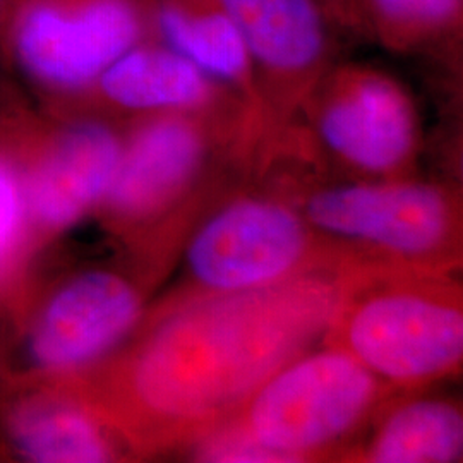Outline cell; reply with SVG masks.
I'll return each mask as SVG.
<instances>
[{
	"instance_id": "cell-1",
	"label": "cell",
	"mask_w": 463,
	"mask_h": 463,
	"mask_svg": "<svg viewBox=\"0 0 463 463\" xmlns=\"http://www.w3.org/2000/svg\"><path fill=\"white\" fill-rule=\"evenodd\" d=\"M347 269L241 294L166 296L112 355L71 378L134 457L187 448L323 342Z\"/></svg>"
},
{
	"instance_id": "cell-2",
	"label": "cell",
	"mask_w": 463,
	"mask_h": 463,
	"mask_svg": "<svg viewBox=\"0 0 463 463\" xmlns=\"http://www.w3.org/2000/svg\"><path fill=\"white\" fill-rule=\"evenodd\" d=\"M131 249V263L86 265L42 281L23 273L0 300V384L83 374L129 338L170 258L164 249Z\"/></svg>"
},
{
	"instance_id": "cell-3",
	"label": "cell",
	"mask_w": 463,
	"mask_h": 463,
	"mask_svg": "<svg viewBox=\"0 0 463 463\" xmlns=\"http://www.w3.org/2000/svg\"><path fill=\"white\" fill-rule=\"evenodd\" d=\"M265 129L252 116L158 114L124 124L116 175L95 212L126 246L184 239L220 158L254 162Z\"/></svg>"
},
{
	"instance_id": "cell-4",
	"label": "cell",
	"mask_w": 463,
	"mask_h": 463,
	"mask_svg": "<svg viewBox=\"0 0 463 463\" xmlns=\"http://www.w3.org/2000/svg\"><path fill=\"white\" fill-rule=\"evenodd\" d=\"M321 344L340 348L395 393L460 373L463 292L457 273L350 266Z\"/></svg>"
},
{
	"instance_id": "cell-5",
	"label": "cell",
	"mask_w": 463,
	"mask_h": 463,
	"mask_svg": "<svg viewBox=\"0 0 463 463\" xmlns=\"http://www.w3.org/2000/svg\"><path fill=\"white\" fill-rule=\"evenodd\" d=\"M277 189L348 266L457 273L462 203L443 184L414 177L328 183L287 175Z\"/></svg>"
},
{
	"instance_id": "cell-6",
	"label": "cell",
	"mask_w": 463,
	"mask_h": 463,
	"mask_svg": "<svg viewBox=\"0 0 463 463\" xmlns=\"http://www.w3.org/2000/svg\"><path fill=\"white\" fill-rule=\"evenodd\" d=\"M395 392L350 354L321 344L283 365L227 419L269 462L344 457Z\"/></svg>"
},
{
	"instance_id": "cell-7",
	"label": "cell",
	"mask_w": 463,
	"mask_h": 463,
	"mask_svg": "<svg viewBox=\"0 0 463 463\" xmlns=\"http://www.w3.org/2000/svg\"><path fill=\"white\" fill-rule=\"evenodd\" d=\"M148 38L149 0H7L0 64L55 112Z\"/></svg>"
},
{
	"instance_id": "cell-8",
	"label": "cell",
	"mask_w": 463,
	"mask_h": 463,
	"mask_svg": "<svg viewBox=\"0 0 463 463\" xmlns=\"http://www.w3.org/2000/svg\"><path fill=\"white\" fill-rule=\"evenodd\" d=\"M347 266L277 187L244 191L225 199L187 235L184 280L168 296L241 294Z\"/></svg>"
},
{
	"instance_id": "cell-9",
	"label": "cell",
	"mask_w": 463,
	"mask_h": 463,
	"mask_svg": "<svg viewBox=\"0 0 463 463\" xmlns=\"http://www.w3.org/2000/svg\"><path fill=\"white\" fill-rule=\"evenodd\" d=\"M306 128L285 129L307 158H328L354 179L414 175L420 128L407 90L374 67L335 64L304 99Z\"/></svg>"
},
{
	"instance_id": "cell-10",
	"label": "cell",
	"mask_w": 463,
	"mask_h": 463,
	"mask_svg": "<svg viewBox=\"0 0 463 463\" xmlns=\"http://www.w3.org/2000/svg\"><path fill=\"white\" fill-rule=\"evenodd\" d=\"M17 137L36 256L99 210L116 175L124 124L93 114H53L23 99Z\"/></svg>"
},
{
	"instance_id": "cell-11",
	"label": "cell",
	"mask_w": 463,
	"mask_h": 463,
	"mask_svg": "<svg viewBox=\"0 0 463 463\" xmlns=\"http://www.w3.org/2000/svg\"><path fill=\"white\" fill-rule=\"evenodd\" d=\"M246 43L268 141L336 64L338 28L317 0H220Z\"/></svg>"
},
{
	"instance_id": "cell-12",
	"label": "cell",
	"mask_w": 463,
	"mask_h": 463,
	"mask_svg": "<svg viewBox=\"0 0 463 463\" xmlns=\"http://www.w3.org/2000/svg\"><path fill=\"white\" fill-rule=\"evenodd\" d=\"M0 449L30 463L120 462L134 457L72 378L0 384Z\"/></svg>"
},
{
	"instance_id": "cell-13",
	"label": "cell",
	"mask_w": 463,
	"mask_h": 463,
	"mask_svg": "<svg viewBox=\"0 0 463 463\" xmlns=\"http://www.w3.org/2000/svg\"><path fill=\"white\" fill-rule=\"evenodd\" d=\"M72 112L120 124L174 112L252 116L260 122L235 91L155 38L122 53L80 99L53 114Z\"/></svg>"
},
{
	"instance_id": "cell-14",
	"label": "cell",
	"mask_w": 463,
	"mask_h": 463,
	"mask_svg": "<svg viewBox=\"0 0 463 463\" xmlns=\"http://www.w3.org/2000/svg\"><path fill=\"white\" fill-rule=\"evenodd\" d=\"M153 38L179 52L248 103L265 128L246 43L220 0H149Z\"/></svg>"
},
{
	"instance_id": "cell-15",
	"label": "cell",
	"mask_w": 463,
	"mask_h": 463,
	"mask_svg": "<svg viewBox=\"0 0 463 463\" xmlns=\"http://www.w3.org/2000/svg\"><path fill=\"white\" fill-rule=\"evenodd\" d=\"M392 402V400H390ZM376 415L369 439L350 448L348 462L451 463L463 457L462 407L447 398H402Z\"/></svg>"
},
{
	"instance_id": "cell-16",
	"label": "cell",
	"mask_w": 463,
	"mask_h": 463,
	"mask_svg": "<svg viewBox=\"0 0 463 463\" xmlns=\"http://www.w3.org/2000/svg\"><path fill=\"white\" fill-rule=\"evenodd\" d=\"M463 0H357V33L417 52L460 42Z\"/></svg>"
},
{
	"instance_id": "cell-17",
	"label": "cell",
	"mask_w": 463,
	"mask_h": 463,
	"mask_svg": "<svg viewBox=\"0 0 463 463\" xmlns=\"http://www.w3.org/2000/svg\"><path fill=\"white\" fill-rule=\"evenodd\" d=\"M21 101L13 91H0V300L34 258L17 137Z\"/></svg>"
},
{
	"instance_id": "cell-18",
	"label": "cell",
	"mask_w": 463,
	"mask_h": 463,
	"mask_svg": "<svg viewBox=\"0 0 463 463\" xmlns=\"http://www.w3.org/2000/svg\"><path fill=\"white\" fill-rule=\"evenodd\" d=\"M317 2L338 30L357 33V0H317Z\"/></svg>"
},
{
	"instance_id": "cell-19",
	"label": "cell",
	"mask_w": 463,
	"mask_h": 463,
	"mask_svg": "<svg viewBox=\"0 0 463 463\" xmlns=\"http://www.w3.org/2000/svg\"><path fill=\"white\" fill-rule=\"evenodd\" d=\"M5 4H7V0H0V19H2V14H4V9H5Z\"/></svg>"
}]
</instances>
